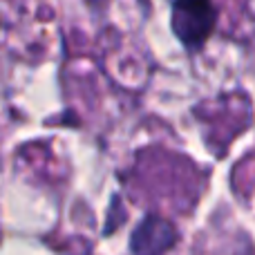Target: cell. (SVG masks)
I'll use <instances>...</instances> for the list:
<instances>
[{
  "mask_svg": "<svg viewBox=\"0 0 255 255\" xmlns=\"http://www.w3.org/2000/svg\"><path fill=\"white\" fill-rule=\"evenodd\" d=\"M172 27L179 40L188 47H199L215 27L213 0H175Z\"/></svg>",
  "mask_w": 255,
  "mask_h": 255,
  "instance_id": "1",
  "label": "cell"
}]
</instances>
